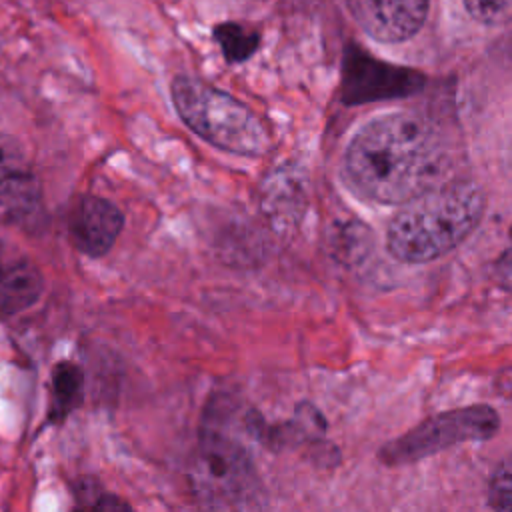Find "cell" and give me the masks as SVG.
I'll return each instance as SVG.
<instances>
[{"mask_svg":"<svg viewBox=\"0 0 512 512\" xmlns=\"http://www.w3.org/2000/svg\"><path fill=\"white\" fill-rule=\"evenodd\" d=\"M454 148L424 114L396 112L366 122L344 154L348 184L378 204L400 206L450 180Z\"/></svg>","mask_w":512,"mask_h":512,"instance_id":"obj_1","label":"cell"},{"mask_svg":"<svg viewBox=\"0 0 512 512\" xmlns=\"http://www.w3.org/2000/svg\"><path fill=\"white\" fill-rule=\"evenodd\" d=\"M400 206L386 228V248L400 262L424 264L446 256L478 228L486 196L472 180H446Z\"/></svg>","mask_w":512,"mask_h":512,"instance_id":"obj_2","label":"cell"},{"mask_svg":"<svg viewBox=\"0 0 512 512\" xmlns=\"http://www.w3.org/2000/svg\"><path fill=\"white\" fill-rule=\"evenodd\" d=\"M170 92L182 122L208 144L250 158L270 150L262 120L228 92L194 76H176Z\"/></svg>","mask_w":512,"mask_h":512,"instance_id":"obj_3","label":"cell"},{"mask_svg":"<svg viewBox=\"0 0 512 512\" xmlns=\"http://www.w3.org/2000/svg\"><path fill=\"white\" fill-rule=\"evenodd\" d=\"M192 482L210 508H260L262 488L248 452L218 432L202 436Z\"/></svg>","mask_w":512,"mask_h":512,"instance_id":"obj_4","label":"cell"},{"mask_svg":"<svg viewBox=\"0 0 512 512\" xmlns=\"http://www.w3.org/2000/svg\"><path fill=\"white\" fill-rule=\"evenodd\" d=\"M498 428L500 418L490 406H466L442 412L388 442L382 448L380 458L390 466L416 462L462 442L488 440L498 432Z\"/></svg>","mask_w":512,"mask_h":512,"instance_id":"obj_5","label":"cell"},{"mask_svg":"<svg viewBox=\"0 0 512 512\" xmlns=\"http://www.w3.org/2000/svg\"><path fill=\"white\" fill-rule=\"evenodd\" d=\"M42 202L40 182L22 146L0 134V226L30 220Z\"/></svg>","mask_w":512,"mask_h":512,"instance_id":"obj_6","label":"cell"},{"mask_svg":"<svg viewBox=\"0 0 512 512\" xmlns=\"http://www.w3.org/2000/svg\"><path fill=\"white\" fill-rule=\"evenodd\" d=\"M428 4L430 0H348L358 26L386 44L412 38L428 16Z\"/></svg>","mask_w":512,"mask_h":512,"instance_id":"obj_7","label":"cell"},{"mask_svg":"<svg viewBox=\"0 0 512 512\" xmlns=\"http://www.w3.org/2000/svg\"><path fill=\"white\" fill-rule=\"evenodd\" d=\"M124 224L122 212L100 196H84L70 214V236L76 248L88 256L110 250Z\"/></svg>","mask_w":512,"mask_h":512,"instance_id":"obj_8","label":"cell"},{"mask_svg":"<svg viewBox=\"0 0 512 512\" xmlns=\"http://www.w3.org/2000/svg\"><path fill=\"white\" fill-rule=\"evenodd\" d=\"M420 76L410 70L390 68L380 62L358 58L348 66L344 98L348 102H368L408 94L420 86Z\"/></svg>","mask_w":512,"mask_h":512,"instance_id":"obj_9","label":"cell"},{"mask_svg":"<svg viewBox=\"0 0 512 512\" xmlns=\"http://www.w3.org/2000/svg\"><path fill=\"white\" fill-rule=\"evenodd\" d=\"M44 280L36 264L0 240V316L30 308L42 294Z\"/></svg>","mask_w":512,"mask_h":512,"instance_id":"obj_10","label":"cell"},{"mask_svg":"<svg viewBox=\"0 0 512 512\" xmlns=\"http://www.w3.org/2000/svg\"><path fill=\"white\" fill-rule=\"evenodd\" d=\"M488 504L500 512H512V456L504 458L488 482Z\"/></svg>","mask_w":512,"mask_h":512,"instance_id":"obj_11","label":"cell"},{"mask_svg":"<svg viewBox=\"0 0 512 512\" xmlns=\"http://www.w3.org/2000/svg\"><path fill=\"white\" fill-rule=\"evenodd\" d=\"M466 12L480 24L500 26L512 20V0H464Z\"/></svg>","mask_w":512,"mask_h":512,"instance_id":"obj_12","label":"cell"},{"mask_svg":"<svg viewBox=\"0 0 512 512\" xmlns=\"http://www.w3.org/2000/svg\"><path fill=\"white\" fill-rule=\"evenodd\" d=\"M224 30H226L228 34H224V32L220 30V42H222V48H224L226 56H228L230 60H242V58H246V56L252 52L254 42H250L248 36H232L230 28H224Z\"/></svg>","mask_w":512,"mask_h":512,"instance_id":"obj_13","label":"cell"},{"mask_svg":"<svg viewBox=\"0 0 512 512\" xmlns=\"http://www.w3.org/2000/svg\"><path fill=\"white\" fill-rule=\"evenodd\" d=\"M494 280L500 288L512 290V246L500 254V258L494 262Z\"/></svg>","mask_w":512,"mask_h":512,"instance_id":"obj_14","label":"cell"}]
</instances>
